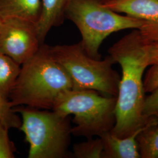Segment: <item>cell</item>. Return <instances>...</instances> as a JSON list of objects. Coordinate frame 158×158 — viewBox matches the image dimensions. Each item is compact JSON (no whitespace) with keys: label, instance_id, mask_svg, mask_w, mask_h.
I'll return each instance as SVG.
<instances>
[{"label":"cell","instance_id":"cell-1","mask_svg":"<svg viewBox=\"0 0 158 158\" xmlns=\"http://www.w3.org/2000/svg\"><path fill=\"white\" fill-rule=\"evenodd\" d=\"M108 55L122 70L115 107V123L111 132L126 137L143 127L151 119L143 115V78L149 66L148 44L139 30L134 29L111 46Z\"/></svg>","mask_w":158,"mask_h":158},{"label":"cell","instance_id":"cell-2","mask_svg":"<svg viewBox=\"0 0 158 158\" xmlns=\"http://www.w3.org/2000/svg\"><path fill=\"white\" fill-rule=\"evenodd\" d=\"M72 89L69 75L54 58L51 46L44 44L21 65L9 100L13 107L25 106L52 110L57 99Z\"/></svg>","mask_w":158,"mask_h":158},{"label":"cell","instance_id":"cell-3","mask_svg":"<svg viewBox=\"0 0 158 158\" xmlns=\"http://www.w3.org/2000/svg\"><path fill=\"white\" fill-rule=\"evenodd\" d=\"M66 18L79 29L85 52L96 59H102L99 49L108 36L126 29H140L146 25L143 21L113 11L100 0H72Z\"/></svg>","mask_w":158,"mask_h":158},{"label":"cell","instance_id":"cell-4","mask_svg":"<svg viewBox=\"0 0 158 158\" xmlns=\"http://www.w3.org/2000/svg\"><path fill=\"white\" fill-rule=\"evenodd\" d=\"M13 110L21 116L19 129L29 145L28 158L69 157L72 128L69 116L23 106L14 107Z\"/></svg>","mask_w":158,"mask_h":158},{"label":"cell","instance_id":"cell-5","mask_svg":"<svg viewBox=\"0 0 158 158\" xmlns=\"http://www.w3.org/2000/svg\"><path fill=\"white\" fill-rule=\"evenodd\" d=\"M117 97L102 95L93 90H73L63 93L52 110L73 115L72 134L88 138L111 131L115 123Z\"/></svg>","mask_w":158,"mask_h":158},{"label":"cell","instance_id":"cell-6","mask_svg":"<svg viewBox=\"0 0 158 158\" xmlns=\"http://www.w3.org/2000/svg\"><path fill=\"white\" fill-rule=\"evenodd\" d=\"M51 52L72 81L73 90H93L117 97L121 76L109 55L103 60L89 56L80 42L51 46Z\"/></svg>","mask_w":158,"mask_h":158},{"label":"cell","instance_id":"cell-7","mask_svg":"<svg viewBox=\"0 0 158 158\" xmlns=\"http://www.w3.org/2000/svg\"><path fill=\"white\" fill-rule=\"evenodd\" d=\"M0 52L22 65L34 56L42 44L36 23L18 18L2 19Z\"/></svg>","mask_w":158,"mask_h":158},{"label":"cell","instance_id":"cell-8","mask_svg":"<svg viewBox=\"0 0 158 158\" xmlns=\"http://www.w3.org/2000/svg\"><path fill=\"white\" fill-rule=\"evenodd\" d=\"M103 4L113 11L143 21L139 29L147 43L158 41V0H111Z\"/></svg>","mask_w":158,"mask_h":158},{"label":"cell","instance_id":"cell-9","mask_svg":"<svg viewBox=\"0 0 158 158\" xmlns=\"http://www.w3.org/2000/svg\"><path fill=\"white\" fill-rule=\"evenodd\" d=\"M143 127L126 137H118L111 131L99 137L102 141V158H141L136 138Z\"/></svg>","mask_w":158,"mask_h":158},{"label":"cell","instance_id":"cell-10","mask_svg":"<svg viewBox=\"0 0 158 158\" xmlns=\"http://www.w3.org/2000/svg\"><path fill=\"white\" fill-rule=\"evenodd\" d=\"M72 0H41V12L37 23L40 42L44 44L47 35L53 27L62 25Z\"/></svg>","mask_w":158,"mask_h":158},{"label":"cell","instance_id":"cell-11","mask_svg":"<svg viewBox=\"0 0 158 158\" xmlns=\"http://www.w3.org/2000/svg\"><path fill=\"white\" fill-rule=\"evenodd\" d=\"M41 12V0H0V18H18L37 23Z\"/></svg>","mask_w":158,"mask_h":158},{"label":"cell","instance_id":"cell-12","mask_svg":"<svg viewBox=\"0 0 158 158\" xmlns=\"http://www.w3.org/2000/svg\"><path fill=\"white\" fill-rule=\"evenodd\" d=\"M141 158H158V121L151 118L136 138Z\"/></svg>","mask_w":158,"mask_h":158},{"label":"cell","instance_id":"cell-13","mask_svg":"<svg viewBox=\"0 0 158 158\" xmlns=\"http://www.w3.org/2000/svg\"><path fill=\"white\" fill-rule=\"evenodd\" d=\"M21 68V64L0 52V97L9 100Z\"/></svg>","mask_w":158,"mask_h":158},{"label":"cell","instance_id":"cell-14","mask_svg":"<svg viewBox=\"0 0 158 158\" xmlns=\"http://www.w3.org/2000/svg\"><path fill=\"white\" fill-rule=\"evenodd\" d=\"M148 44L151 66L144 75L143 84L145 93H151L158 87V41Z\"/></svg>","mask_w":158,"mask_h":158},{"label":"cell","instance_id":"cell-15","mask_svg":"<svg viewBox=\"0 0 158 158\" xmlns=\"http://www.w3.org/2000/svg\"><path fill=\"white\" fill-rule=\"evenodd\" d=\"M104 145L100 137L88 138L87 141L73 146L72 156L76 158H102Z\"/></svg>","mask_w":158,"mask_h":158},{"label":"cell","instance_id":"cell-16","mask_svg":"<svg viewBox=\"0 0 158 158\" xmlns=\"http://www.w3.org/2000/svg\"><path fill=\"white\" fill-rule=\"evenodd\" d=\"M0 121L9 129H19L21 125V119L13 110L11 102L1 97H0Z\"/></svg>","mask_w":158,"mask_h":158},{"label":"cell","instance_id":"cell-17","mask_svg":"<svg viewBox=\"0 0 158 158\" xmlns=\"http://www.w3.org/2000/svg\"><path fill=\"white\" fill-rule=\"evenodd\" d=\"M8 130L6 125L0 121V158H13L17 148L10 140Z\"/></svg>","mask_w":158,"mask_h":158},{"label":"cell","instance_id":"cell-18","mask_svg":"<svg viewBox=\"0 0 158 158\" xmlns=\"http://www.w3.org/2000/svg\"><path fill=\"white\" fill-rule=\"evenodd\" d=\"M143 115L147 118H153L158 121V87L146 97Z\"/></svg>","mask_w":158,"mask_h":158},{"label":"cell","instance_id":"cell-19","mask_svg":"<svg viewBox=\"0 0 158 158\" xmlns=\"http://www.w3.org/2000/svg\"><path fill=\"white\" fill-rule=\"evenodd\" d=\"M100 1H102V2H106L110 1H111V0H100Z\"/></svg>","mask_w":158,"mask_h":158},{"label":"cell","instance_id":"cell-20","mask_svg":"<svg viewBox=\"0 0 158 158\" xmlns=\"http://www.w3.org/2000/svg\"><path fill=\"white\" fill-rule=\"evenodd\" d=\"M2 19L0 18V29H1V25H2Z\"/></svg>","mask_w":158,"mask_h":158}]
</instances>
